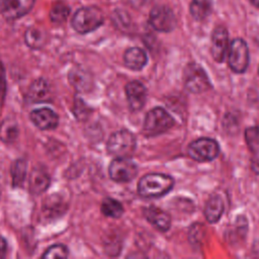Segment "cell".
<instances>
[{
    "mask_svg": "<svg viewBox=\"0 0 259 259\" xmlns=\"http://www.w3.org/2000/svg\"><path fill=\"white\" fill-rule=\"evenodd\" d=\"M174 185V179L163 173H150L143 176L138 184L139 194L146 198L160 197L168 193Z\"/></svg>",
    "mask_w": 259,
    "mask_h": 259,
    "instance_id": "1",
    "label": "cell"
},
{
    "mask_svg": "<svg viewBox=\"0 0 259 259\" xmlns=\"http://www.w3.org/2000/svg\"><path fill=\"white\" fill-rule=\"evenodd\" d=\"M104 17L102 11L94 6L82 7L78 9L73 18L72 26L79 33H87L95 30L103 23Z\"/></svg>",
    "mask_w": 259,
    "mask_h": 259,
    "instance_id": "2",
    "label": "cell"
},
{
    "mask_svg": "<svg viewBox=\"0 0 259 259\" xmlns=\"http://www.w3.org/2000/svg\"><path fill=\"white\" fill-rule=\"evenodd\" d=\"M174 125L173 117L162 107H155L151 109L144 122V134L148 137L158 136Z\"/></svg>",
    "mask_w": 259,
    "mask_h": 259,
    "instance_id": "3",
    "label": "cell"
},
{
    "mask_svg": "<svg viewBox=\"0 0 259 259\" xmlns=\"http://www.w3.org/2000/svg\"><path fill=\"white\" fill-rule=\"evenodd\" d=\"M136 149V137L127 130L113 133L107 142V151L116 157H130Z\"/></svg>",
    "mask_w": 259,
    "mask_h": 259,
    "instance_id": "4",
    "label": "cell"
},
{
    "mask_svg": "<svg viewBox=\"0 0 259 259\" xmlns=\"http://www.w3.org/2000/svg\"><path fill=\"white\" fill-rule=\"evenodd\" d=\"M185 88L191 93H201L208 90L211 85L204 70L197 64H188L183 73Z\"/></svg>",
    "mask_w": 259,
    "mask_h": 259,
    "instance_id": "5",
    "label": "cell"
},
{
    "mask_svg": "<svg viewBox=\"0 0 259 259\" xmlns=\"http://www.w3.org/2000/svg\"><path fill=\"white\" fill-rule=\"evenodd\" d=\"M188 156L198 162H207L215 159L220 154V147L215 140L199 138L188 146Z\"/></svg>",
    "mask_w": 259,
    "mask_h": 259,
    "instance_id": "6",
    "label": "cell"
},
{
    "mask_svg": "<svg viewBox=\"0 0 259 259\" xmlns=\"http://www.w3.org/2000/svg\"><path fill=\"white\" fill-rule=\"evenodd\" d=\"M228 64L235 73H244L249 65V50L242 38L232 40L228 49Z\"/></svg>",
    "mask_w": 259,
    "mask_h": 259,
    "instance_id": "7",
    "label": "cell"
},
{
    "mask_svg": "<svg viewBox=\"0 0 259 259\" xmlns=\"http://www.w3.org/2000/svg\"><path fill=\"white\" fill-rule=\"evenodd\" d=\"M137 165L126 157H117L112 160L108 168L110 178L116 182H127L136 177Z\"/></svg>",
    "mask_w": 259,
    "mask_h": 259,
    "instance_id": "8",
    "label": "cell"
},
{
    "mask_svg": "<svg viewBox=\"0 0 259 259\" xmlns=\"http://www.w3.org/2000/svg\"><path fill=\"white\" fill-rule=\"evenodd\" d=\"M149 22L156 30L169 32L176 26V17L169 7L159 5L151 10Z\"/></svg>",
    "mask_w": 259,
    "mask_h": 259,
    "instance_id": "9",
    "label": "cell"
},
{
    "mask_svg": "<svg viewBox=\"0 0 259 259\" xmlns=\"http://www.w3.org/2000/svg\"><path fill=\"white\" fill-rule=\"evenodd\" d=\"M33 4L34 0H0V14L8 20H15L27 14Z\"/></svg>",
    "mask_w": 259,
    "mask_h": 259,
    "instance_id": "10",
    "label": "cell"
},
{
    "mask_svg": "<svg viewBox=\"0 0 259 259\" xmlns=\"http://www.w3.org/2000/svg\"><path fill=\"white\" fill-rule=\"evenodd\" d=\"M228 31L224 26H217L211 34L210 53L215 62H223L228 53Z\"/></svg>",
    "mask_w": 259,
    "mask_h": 259,
    "instance_id": "11",
    "label": "cell"
},
{
    "mask_svg": "<svg viewBox=\"0 0 259 259\" xmlns=\"http://www.w3.org/2000/svg\"><path fill=\"white\" fill-rule=\"evenodd\" d=\"M125 94L130 108L138 111L143 108L147 99V89L139 81H132L125 86Z\"/></svg>",
    "mask_w": 259,
    "mask_h": 259,
    "instance_id": "12",
    "label": "cell"
},
{
    "mask_svg": "<svg viewBox=\"0 0 259 259\" xmlns=\"http://www.w3.org/2000/svg\"><path fill=\"white\" fill-rule=\"evenodd\" d=\"M30 119L40 130H53L59 123L58 114L47 107L37 108L31 111Z\"/></svg>",
    "mask_w": 259,
    "mask_h": 259,
    "instance_id": "13",
    "label": "cell"
},
{
    "mask_svg": "<svg viewBox=\"0 0 259 259\" xmlns=\"http://www.w3.org/2000/svg\"><path fill=\"white\" fill-rule=\"evenodd\" d=\"M144 215L149 223H151L156 229L162 232L169 230L171 225L170 215L156 206H149L144 209Z\"/></svg>",
    "mask_w": 259,
    "mask_h": 259,
    "instance_id": "14",
    "label": "cell"
},
{
    "mask_svg": "<svg viewBox=\"0 0 259 259\" xmlns=\"http://www.w3.org/2000/svg\"><path fill=\"white\" fill-rule=\"evenodd\" d=\"M123 61L127 68L139 71L145 67V65L147 64L148 58L144 50L135 47V48H130L125 51L123 56Z\"/></svg>",
    "mask_w": 259,
    "mask_h": 259,
    "instance_id": "15",
    "label": "cell"
},
{
    "mask_svg": "<svg viewBox=\"0 0 259 259\" xmlns=\"http://www.w3.org/2000/svg\"><path fill=\"white\" fill-rule=\"evenodd\" d=\"M50 182L51 178L47 171L35 168L29 176V189L33 194H40L48 189Z\"/></svg>",
    "mask_w": 259,
    "mask_h": 259,
    "instance_id": "16",
    "label": "cell"
},
{
    "mask_svg": "<svg viewBox=\"0 0 259 259\" xmlns=\"http://www.w3.org/2000/svg\"><path fill=\"white\" fill-rule=\"evenodd\" d=\"M50 85L47 80H35L28 89V99L32 102H42L50 99Z\"/></svg>",
    "mask_w": 259,
    "mask_h": 259,
    "instance_id": "17",
    "label": "cell"
},
{
    "mask_svg": "<svg viewBox=\"0 0 259 259\" xmlns=\"http://www.w3.org/2000/svg\"><path fill=\"white\" fill-rule=\"evenodd\" d=\"M224 208H225V204L221 196L219 195L210 196L204 206V215L207 222L209 223L218 222L224 212Z\"/></svg>",
    "mask_w": 259,
    "mask_h": 259,
    "instance_id": "18",
    "label": "cell"
},
{
    "mask_svg": "<svg viewBox=\"0 0 259 259\" xmlns=\"http://www.w3.org/2000/svg\"><path fill=\"white\" fill-rule=\"evenodd\" d=\"M211 0H192L190 3V13L196 20H203L211 12Z\"/></svg>",
    "mask_w": 259,
    "mask_h": 259,
    "instance_id": "19",
    "label": "cell"
},
{
    "mask_svg": "<svg viewBox=\"0 0 259 259\" xmlns=\"http://www.w3.org/2000/svg\"><path fill=\"white\" fill-rule=\"evenodd\" d=\"M18 125L15 120L5 119L0 125V139L5 143L13 142L18 136Z\"/></svg>",
    "mask_w": 259,
    "mask_h": 259,
    "instance_id": "20",
    "label": "cell"
},
{
    "mask_svg": "<svg viewBox=\"0 0 259 259\" xmlns=\"http://www.w3.org/2000/svg\"><path fill=\"white\" fill-rule=\"evenodd\" d=\"M101 211L106 217L117 219L122 215L123 207L119 201L110 197H106L101 203Z\"/></svg>",
    "mask_w": 259,
    "mask_h": 259,
    "instance_id": "21",
    "label": "cell"
},
{
    "mask_svg": "<svg viewBox=\"0 0 259 259\" xmlns=\"http://www.w3.org/2000/svg\"><path fill=\"white\" fill-rule=\"evenodd\" d=\"M24 39L31 49H39L45 45V32L36 27H30L25 31Z\"/></svg>",
    "mask_w": 259,
    "mask_h": 259,
    "instance_id": "22",
    "label": "cell"
},
{
    "mask_svg": "<svg viewBox=\"0 0 259 259\" xmlns=\"http://www.w3.org/2000/svg\"><path fill=\"white\" fill-rule=\"evenodd\" d=\"M12 185L14 187L21 186L26 176V162L22 159L16 160L11 166Z\"/></svg>",
    "mask_w": 259,
    "mask_h": 259,
    "instance_id": "23",
    "label": "cell"
},
{
    "mask_svg": "<svg viewBox=\"0 0 259 259\" xmlns=\"http://www.w3.org/2000/svg\"><path fill=\"white\" fill-rule=\"evenodd\" d=\"M70 14V7L62 1L55 2L50 11V17L53 22L61 23L64 22Z\"/></svg>",
    "mask_w": 259,
    "mask_h": 259,
    "instance_id": "24",
    "label": "cell"
},
{
    "mask_svg": "<svg viewBox=\"0 0 259 259\" xmlns=\"http://www.w3.org/2000/svg\"><path fill=\"white\" fill-rule=\"evenodd\" d=\"M69 79L75 88L78 90H86L85 88H88L90 85V80L88 77V74L80 69H75L71 71L69 75Z\"/></svg>",
    "mask_w": 259,
    "mask_h": 259,
    "instance_id": "25",
    "label": "cell"
},
{
    "mask_svg": "<svg viewBox=\"0 0 259 259\" xmlns=\"http://www.w3.org/2000/svg\"><path fill=\"white\" fill-rule=\"evenodd\" d=\"M245 140L252 152L259 150V127L251 126L245 131Z\"/></svg>",
    "mask_w": 259,
    "mask_h": 259,
    "instance_id": "26",
    "label": "cell"
},
{
    "mask_svg": "<svg viewBox=\"0 0 259 259\" xmlns=\"http://www.w3.org/2000/svg\"><path fill=\"white\" fill-rule=\"evenodd\" d=\"M68 257V249L62 244L51 246L42 254V258H66Z\"/></svg>",
    "mask_w": 259,
    "mask_h": 259,
    "instance_id": "27",
    "label": "cell"
},
{
    "mask_svg": "<svg viewBox=\"0 0 259 259\" xmlns=\"http://www.w3.org/2000/svg\"><path fill=\"white\" fill-rule=\"evenodd\" d=\"M6 253V241L0 237V258H3Z\"/></svg>",
    "mask_w": 259,
    "mask_h": 259,
    "instance_id": "28",
    "label": "cell"
},
{
    "mask_svg": "<svg viewBox=\"0 0 259 259\" xmlns=\"http://www.w3.org/2000/svg\"><path fill=\"white\" fill-rule=\"evenodd\" d=\"M251 2H252V4L255 5L256 7H259V0H251Z\"/></svg>",
    "mask_w": 259,
    "mask_h": 259,
    "instance_id": "29",
    "label": "cell"
},
{
    "mask_svg": "<svg viewBox=\"0 0 259 259\" xmlns=\"http://www.w3.org/2000/svg\"><path fill=\"white\" fill-rule=\"evenodd\" d=\"M258 72H259V70H258Z\"/></svg>",
    "mask_w": 259,
    "mask_h": 259,
    "instance_id": "30",
    "label": "cell"
}]
</instances>
